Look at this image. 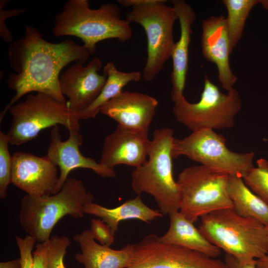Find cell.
I'll return each instance as SVG.
<instances>
[{
    "label": "cell",
    "mask_w": 268,
    "mask_h": 268,
    "mask_svg": "<svg viewBox=\"0 0 268 268\" xmlns=\"http://www.w3.org/2000/svg\"><path fill=\"white\" fill-rule=\"evenodd\" d=\"M58 166L46 155L17 151L12 155L11 183L26 195L35 197L56 193Z\"/></svg>",
    "instance_id": "13"
},
{
    "label": "cell",
    "mask_w": 268,
    "mask_h": 268,
    "mask_svg": "<svg viewBox=\"0 0 268 268\" xmlns=\"http://www.w3.org/2000/svg\"><path fill=\"white\" fill-rule=\"evenodd\" d=\"M150 142L147 135L118 125L105 138L99 162L113 169L120 164L137 167L147 159Z\"/></svg>",
    "instance_id": "17"
},
{
    "label": "cell",
    "mask_w": 268,
    "mask_h": 268,
    "mask_svg": "<svg viewBox=\"0 0 268 268\" xmlns=\"http://www.w3.org/2000/svg\"><path fill=\"white\" fill-rule=\"evenodd\" d=\"M9 141L6 134L0 131V198L7 196V187L11 183L12 155L8 149Z\"/></svg>",
    "instance_id": "26"
},
{
    "label": "cell",
    "mask_w": 268,
    "mask_h": 268,
    "mask_svg": "<svg viewBox=\"0 0 268 268\" xmlns=\"http://www.w3.org/2000/svg\"><path fill=\"white\" fill-rule=\"evenodd\" d=\"M53 34L60 37L73 36L81 39L91 55L99 42L116 39L129 40L133 32L130 23L121 18L119 5L107 2L97 9L89 7L87 0H68L54 20Z\"/></svg>",
    "instance_id": "2"
},
{
    "label": "cell",
    "mask_w": 268,
    "mask_h": 268,
    "mask_svg": "<svg viewBox=\"0 0 268 268\" xmlns=\"http://www.w3.org/2000/svg\"><path fill=\"white\" fill-rule=\"evenodd\" d=\"M267 233V241H268V225L266 226Z\"/></svg>",
    "instance_id": "35"
},
{
    "label": "cell",
    "mask_w": 268,
    "mask_h": 268,
    "mask_svg": "<svg viewBox=\"0 0 268 268\" xmlns=\"http://www.w3.org/2000/svg\"><path fill=\"white\" fill-rule=\"evenodd\" d=\"M94 199L81 180L68 178L55 194L40 197L24 196L20 203V224L38 243L48 241L53 228L61 218L66 215L83 218L85 206Z\"/></svg>",
    "instance_id": "3"
},
{
    "label": "cell",
    "mask_w": 268,
    "mask_h": 268,
    "mask_svg": "<svg viewBox=\"0 0 268 268\" xmlns=\"http://www.w3.org/2000/svg\"><path fill=\"white\" fill-rule=\"evenodd\" d=\"M256 265L257 268H268V254L256 260Z\"/></svg>",
    "instance_id": "33"
},
{
    "label": "cell",
    "mask_w": 268,
    "mask_h": 268,
    "mask_svg": "<svg viewBox=\"0 0 268 268\" xmlns=\"http://www.w3.org/2000/svg\"><path fill=\"white\" fill-rule=\"evenodd\" d=\"M90 230L94 239L100 244L110 246L114 243L115 233L102 220L92 219Z\"/></svg>",
    "instance_id": "29"
},
{
    "label": "cell",
    "mask_w": 268,
    "mask_h": 268,
    "mask_svg": "<svg viewBox=\"0 0 268 268\" xmlns=\"http://www.w3.org/2000/svg\"><path fill=\"white\" fill-rule=\"evenodd\" d=\"M171 155L173 158L185 156L214 171L242 178L254 167V152L232 151L222 135L208 129L193 131L181 139L174 138Z\"/></svg>",
    "instance_id": "9"
},
{
    "label": "cell",
    "mask_w": 268,
    "mask_h": 268,
    "mask_svg": "<svg viewBox=\"0 0 268 268\" xmlns=\"http://www.w3.org/2000/svg\"><path fill=\"white\" fill-rule=\"evenodd\" d=\"M172 3L180 26V36L179 40L175 43L171 56L173 68L171 75L172 84L171 97L175 103L185 97L183 91L188 68L192 25L196 19V14L192 6L185 0H173Z\"/></svg>",
    "instance_id": "18"
},
{
    "label": "cell",
    "mask_w": 268,
    "mask_h": 268,
    "mask_svg": "<svg viewBox=\"0 0 268 268\" xmlns=\"http://www.w3.org/2000/svg\"><path fill=\"white\" fill-rule=\"evenodd\" d=\"M260 3L264 9L268 11V0H260Z\"/></svg>",
    "instance_id": "34"
},
{
    "label": "cell",
    "mask_w": 268,
    "mask_h": 268,
    "mask_svg": "<svg viewBox=\"0 0 268 268\" xmlns=\"http://www.w3.org/2000/svg\"><path fill=\"white\" fill-rule=\"evenodd\" d=\"M158 104L150 95L125 91L104 104L100 112L122 127L147 135Z\"/></svg>",
    "instance_id": "15"
},
{
    "label": "cell",
    "mask_w": 268,
    "mask_h": 268,
    "mask_svg": "<svg viewBox=\"0 0 268 268\" xmlns=\"http://www.w3.org/2000/svg\"><path fill=\"white\" fill-rule=\"evenodd\" d=\"M201 52L207 61L214 63L219 82L227 91L234 88L237 78L232 71L229 56L232 52L226 17L211 16L202 21Z\"/></svg>",
    "instance_id": "16"
},
{
    "label": "cell",
    "mask_w": 268,
    "mask_h": 268,
    "mask_svg": "<svg viewBox=\"0 0 268 268\" xmlns=\"http://www.w3.org/2000/svg\"><path fill=\"white\" fill-rule=\"evenodd\" d=\"M48 241L38 243L33 252V268H48Z\"/></svg>",
    "instance_id": "30"
},
{
    "label": "cell",
    "mask_w": 268,
    "mask_h": 268,
    "mask_svg": "<svg viewBox=\"0 0 268 268\" xmlns=\"http://www.w3.org/2000/svg\"><path fill=\"white\" fill-rule=\"evenodd\" d=\"M174 103L173 111L176 120L192 132L234 127L235 118L241 107L239 94L235 88L226 94L222 93L207 75L198 102L190 103L184 97Z\"/></svg>",
    "instance_id": "10"
},
{
    "label": "cell",
    "mask_w": 268,
    "mask_h": 268,
    "mask_svg": "<svg viewBox=\"0 0 268 268\" xmlns=\"http://www.w3.org/2000/svg\"><path fill=\"white\" fill-rule=\"evenodd\" d=\"M85 214L100 217L116 232L119 223L124 220L137 219L146 223L163 216L159 210L150 208L142 201L140 195L128 200L121 205L109 208L94 202L84 208Z\"/></svg>",
    "instance_id": "21"
},
{
    "label": "cell",
    "mask_w": 268,
    "mask_h": 268,
    "mask_svg": "<svg viewBox=\"0 0 268 268\" xmlns=\"http://www.w3.org/2000/svg\"><path fill=\"white\" fill-rule=\"evenodd\" d=\"M224 262L228 268H257L256 260L250 261H241L232 255L226 254Z\"/></svg>",
    "instance_id": "31"
},
{
    "label": "cell",
    "mask_w": 268,
    "mask_h": 268,
    "mask_svg": "<svg viewBox=\"0 0 268 268\" xmlns=\"http://www.w3.org/2000/svg\"><path fill=\"white\" fill-rule=\"evenodd\" d=\"M12 116L6 134L9 144L19 146L36 138L49 127L62 125L70 132H79L78 115L72 112L67 103H62L43 93L30 94L22 102L8 109Z\"/></svg>",
    "instance_id": "6"
},
{
    "label": "cell",
    "mask_w": 268,
    "mask_h": 268,
    "mask_svg": "<svg viewBox=\"0 0 268 268\" xmlns=\"http://www.w3.org/2000/svg\"><path fill=\"white\" fill-rule=\"evenodd\" d=\"M169 227L159 240L164 243L183 247L216 258L221 250L210 243L200 232L194 223L186 218L179 211L171 213Z\"/></svg>",
    "instance_id": "20"
},
{
    "label": "cell",
    "mask_w": 268,
    "mask_h": 268,
    "mask_svg": "<svg viewBox=\"0 0 268 268\" xmlns=\"http://www.w3.org/2000/svg\"><path fill=\"white\" fill-rule=\"evenodd\" d=\"M127 268H228L224 262L176 245L164 243L154 234L134 244Z\"/></svg>",
    "instance_id": "11"
},
{
    "label": "cell",
    "mask_w": 268,
    "mask_h": 268,
    "mask_svg": "<svg viewBox=\"0 0 268 268\" xmlns=\"http://www.w3.org/2000/svg\"><path fill=\"white\" fill-rule=\"evenodd\" d=\"M174 138L170 128L155 130L147 160L134 168L131 175L133 191L137 195L145 193L152 196L163 215L179 210L180 191L172 171L171 149Z\"/></svg>",
    "instance_id": "4"
},
{
    "label": "cell",
    "mask_w": 268,
    "mask_h": 268,
    "mask_svg": "<svg viewBox=\"0 0 268 268\" xmlns=\"http://www.w3.org/2000/svg\"><path fill=\"white\" fill-rule=\"evenodd\" d=\"M199 230L210 243L241 261L268 254L266 226L238 214L233 208L215 211L201 218Z\"/></svg>",
    "instance_id": "5"
},
{
    "label": "cell",
    "mask_w": 268,
    "mask_h": 268,
    "mask_svg": "<svg viewBox=\"0 0 268 268\" xmlns=\"http://www.w3.org/2000/svg\"><path fill=\"white\" fill-rule=\"evenodd\" d=\"M8 54L10 67L15 73L9 74L7 83L15 94L0 112V123L9 108L29 92L45 93L67 103L60 87L61 71L73 61L84 64L91 55L83 45L69 39L49 42L37 28L28 25L24 36L10 44Z\"/></svg>",
    "instance_id": "1"
},
{
    "label": "cell",
    "mask_w": 268,
    "mask_h": 268,
    "mask_svg": "<svg viewBox=\"0 0 268 268\" xmlns=\"http://www.w3.org/2000/svg\"><path fill=\"white\" fill-rule=\"evenodd\" d=\"M227 192L238 214L268 225V205L247 187L242 178L229 175Z\"/></svg>",
    "instance_id": "22"
},
{
    "label": "cell",
    "mask_w": 268,
    "mask_h": 268,
    "mask_svg": "<svg viewBox=\"0 0 268 268\" xmlns=\"http://www.w3.org/2000/svg\"><path fill=\"white\" fill-rule=\"evenodd\" d=\"M229 175L203 165L183 169L176 181L180 191L179 212L196 222L201 216L233 208L227 192Z\"/></svg>",
    "instance_id": "7"
},
{
    "label": "cell",
    "mask_w": 268,
    "mask_h": 268,
    "mask_svg": "<svg viewBox=\"0 0 268 268\" xmlns=\"http://www.w3.org/2000/svg\"><path fill=\"white\" fill-rule=\"evenodd\" d=\"M0 268H21L20 258L0 263Z\"/></svg>",
    "instance_id": "32"
},
{
    "label": "cell",
    "mask_w": 268,
    "mask_h": 268,
    "mask_svg": "<svg viewBox=\"0 0 268 268\" xmlns=\"http://www.w3.org/2000/svg\"><path fill=\"white\" fill-rule=\"evenodd\" d=\"M83 64L76 62L60 76L61 91L68 98L69 110L77 115L96 100L107 79L105 73H99L102 65L100 59H93L86 66Z\"/></svg>",
    "instance_id": "12"
},
{
    "label": "cell",
    "mask_w": 268,
    "mask_h": 268,
    "mask_svg": "<svg viewBox=\"0 0 268 268\" xmlns=\"http://www.w3.org/2000/svg\"><path fill=\"white\" fill-rule=\"evenodd\" d=\"M70 244L67 236L55 235L50 238L48 242V268H66L64 259Z\"/></svg>",
    "instance_id": "27"
},
{
    "label": "cell",
    "mask_w": 268,
    "mask_h": 268,
    "mask_svg": "<svg viewBox=\"0 0 268 268\" xmlns=\"http://www.w3.org/2000/svg\"><path fill=\"white\" fill-rule=\"evenodd\" d=\"M243 178L247 187L268 205V161L260 158Z\"/></svg>",
    "instance_id": "25"
},
{
    "label": "cell",
    "mask_w": 268,
    "mask_h": 268,
    "mask_svg": "<svg viewBox=\"0 0 268 268\" xmlns=\"http://www.w3.org/2000/svg\"><path fill=\"white\" fill-rule=\"evenodd\" d=\"M73 240L81 251L75 255L74 259L84 268H127L132 262L133 244H128L120 250L113 249L97 243L88 229L75 234Z\"/></svg>",
    "instance_id": "19"
},
{
    "label": "cell",
    "mask_w": 268,
    "mask_h": 268,
    "mask_svg": "<svg viewBox=\"0 0 268 268\" xmlns=\"http://www.w3.org/2000/svg\"><path fill=\"white\" fill-rule=\"evenodd\" d=\"M221 2L227 11L226 20L232 51L242 36L246 20L252 9L260 3V0H222Z\"/></svg>",
    "instance_id": "24"
},
{
    "label": "cell",
    "mask_w": 268,
    "mask_h": 268,
    "mask_svg": "<svg viewBox=\"0 0 268 268\" xmlns=\"http://www.w3.org/2000/svg\"><path fill=\"white\" fill-rule=\"evenodd\" d=\"M165 0L132 7L126 20L136 23L144 29L147 41V57L142 73L146 81H151L164 68L165 64L171 58L175 44L174 25L178 16L173 6Z\"/></svg>",
    "instance_id": "8"
},
{
    "label": "cell",
    "mask_w": 268,
    "mask_h": 268,
    "mask_svg": "<svg viewBox=\"0 0 268 268\" xmlns=\"http://www.w3.org/2000/svg\"><path fill=\"white\" fill-rule=\"evenodd\" d=\"M68 138L63 140L59 125L53 127L46 156L60 169L56 193L63 187L69 173L77 168L90 169L102 177L114 178L116 172L94 159L83 156L79 150L83 137L79 132H70Z\"/></svg>",
    "instance_id": "14"
},
{
    "label": "cell",
    "mask_w": 268,
    "mask_h": 268,
    "mask_svg": "<svg viewBox=\"0 0 268 268\" xmlns=\"http://www.w3.org/2000/svg\"><path fill=\"white\" fill-rule=\"evenodd\" d=\"M15 240L20 253L21 268H33V250L37 239L27 235L23 238L16 236Z\"/></svg>",
    "instance_id": "28"
},
{
    "label": "cell",
    "mask_w": 268,
    "mask_h": 268,
    "mask_svg": "<svg viewBox=\"0 0 268 268\" xmlns=\"http://www.w3.org/2000/svg\"><path fill=\"white\" fill-rule=\"evenodd\" d=\"M103 71L107 75V79L102 92L89 107L79 113V120L95 118L100 112L101 108L122 92L124 86L131 81L138 82L142 78L140 72L120 71L111 62L104 66Z\"/></svg>",
    "instance_id": "23"
}]
</instances>
